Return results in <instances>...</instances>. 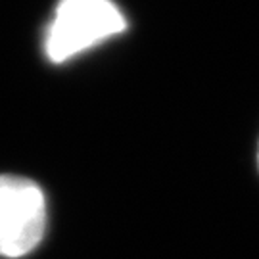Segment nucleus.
<instances>
[{
	"label": "nucleus",
	"mask_w": 259,
	"mask_h": 259,
	"mask_svg": "<svg viewBox=\"0 0 259 259\" xmlns=\"http://www.w3.org/2000/svg\"><path fill=\"white\" fill-rule=\"evenodd\" d=\"M127 29V19L111 0H60L45 37L54 64L67 62Z\"/></svg>",
	"instance_id": "f257e3e1"
},
{
	"label": "nucleus",
	"mask_w": 259,
	"mask_h": 259,
	"mask_svg": "<svg viewBox=\"0 0 259 259\" xmlns=\"http://www.w3.org/2000/svg\"><path fill=\"white\" fill-rule=\"evenodd\" d=\"M47 231V200L29 179L0 175V255L21 257L33 251Z\"/></svg>",
	"instance_id": "f03ea898"
},
{
	"label": "nucleus",
	"mask_w": 259,
	"mask_h": 259,
	"mask_svg": "<svg viewBox=\"0 0 259 259\" xmlns=\"http://www.w3.org/2000/svg\"><path fill=\"white\" fill-rule=\"evenodd\" d=\"M257 167H259V146H257Z\"/></svg>",
	"instance_id": "7ed1b4c3"
}]
</instances>
